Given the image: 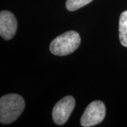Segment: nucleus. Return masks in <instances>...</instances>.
Here are the masks:
<instances>
[{
  "instance_id": "f257e3e1",
  "label": "nucleus",
  "mask_w": 127,
  "mask_h": 127,
  "mask_svg": "<svg viewBox=\"0 0 127 127\" xmlns=\"http://www.w3.org/2000/svg\"><path fill=\"white\" fill-rule=\"evenodd\" d=\"M25 108V101L21 95L9 94L0 99V122L4 124L14 122Z\"/></svg>"
},
{
  "instance_id": "f03ea898",
  "label": "nucleus",
  "mask_w": 127,
  "mask_h": 127,
  "mask_svg": "<svg viewBox=\"0 0 127 127\" xmlns=\"http://www.w3.org/2000/svg\"><path fill=\"white\" fill-rule=\"evenodd\" d=\"M81 44V37L77 32L71 31L55 38L50 43V52L55 55L65 56L73 52Z\"/></svg>"
},
{
  "instance_id": "7ed1b4c3",
  "label": "nucleus",
  "mask_w": 127,
  "mask_h": 127,
  "mask_svg": "<svg viewBox=\"0 0 127 127\" xmlns=\"http://www.w3.org/2000/svg\"><path fill=\"white\" fill-rule=\"evenodd\" d=\"M104 104L100 100L93 101L88 105L81 119V124L83 127H91L99 124L105 117Z\"/></svg>"
},
{
  "instance_id": "20e7f679",
  "label": "nucleus",
  "mask_w": 127,
  "mask_h": 127,
  "mask_svg": "<svg viewBox=\"0 0 127 127\" xmlns=\"http://www.w3.org/2000/svg\"><path fill=\"white\" fill-rule=\"evenodd\" d=\"M76 104L72 96H66L57 102L52 110V118L56 124L63 125L68 120Z\"/></svg>"
},
{
  "instance_id": "39448f33",
  "label": "nucleus",
  "mask_w": 127,
  "mask_h": 127,
  "mask_svg": "<svg viewBox=\"0 0 127 127\" xmlns=\"http://www.w3.org/2000/svg\"><path fill=\"white\" fill-rule=\"evenodd\" d=\"M17 29V21L14 15L8 11L0 13V35L6 40L14 36Z\"/></svg>"
},
{
  "instance_id": "423d86ee",
  "label": "nucleus",
  "mask_w": 127,
  "mask_h": 127,
  "mask_svg": "<svg viewBox=\"0 0 127 127\" xmlns=\"http://www.w3.org/2000/svg\"><path fill=\"white\" fill-rule=\"evenodd\" d=\"M119 40L124 47H127V11L122 13L119 18Z\"/></svg>"
},
{
  "instance_id": "0eeeda50",
  "label": "nucleus",
  "mask_w": 127,
  "mask_h": 127,
  "mask_svg": "<svg viewBox=\"0 0 127 127\" xmlns=\"http://www.w3.org/2000/svg\"><path fill=\"white\" fill-rule=\"evenodd\" d=\"M93 0H67L66 3V9L70 11H73L81 8Z\"/></svg>"
}]
</instances>
